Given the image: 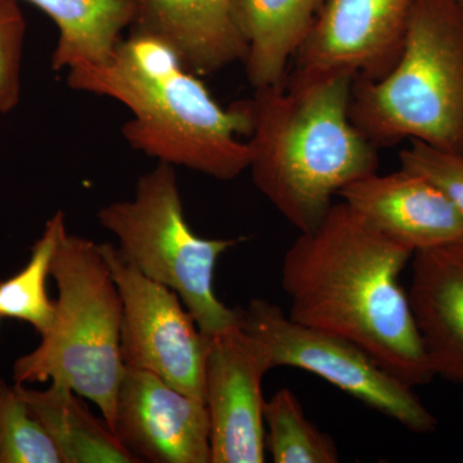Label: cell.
I'll list each match as a JSON object with an SVG mask.
<instances>
[{
  "mask_svg": "<svg viewBox=\"0 0 463 463\" xmlns=\"http://www.w3.org/2000/svg\"><path fill=\"white\" fill-rule=\"evenodd\" d=\"M413 254L344 201L334 203L283 258L288 315L355 344L412 388L428 385L435 373L399 281Z\"/></svg>",
  "mask_w": 463,
  "mask_h": 463,
  "instance_id": "6da1fadb",
  "label": "cell"
},
{
  "mask_svg": "<svg viewBox=\"0 0 463 463\" xmlns=\"http://www.w3.org/2000/svg\"><path fill=\"white\" fill-rule=\"evenodd\" d=\"M67 85L127 106L134 118L123 125L125 141L147 156L218 181L249 170L251 149L240 139L251 133L249 103L222 108L155 36L132 32L108 62L69 69Z\"/></svg>",
  "mask_w": 463,
  "mask_h": 463,
  "instance_id": "7a4b0ae2",
  "label": "cell"
},
{
  "mask_svg": "<svg viewBox=\"0 0 463 463\" xmlns=\"http://www.w3.org/2000/svg\"><path fill=\"white\" fill-rule=\"evenodd\" d=\"M354 78L255 90L249 170L258 190L300 233L315 230L334 197L377 172L379 154L350 118Z\"/></svg>",
  "mask_w": 463,
  "mask_h": 463,
  "instance_id": "3957f363",
  "label": "cell"
},
{
  "mask_svg": "<svg viewBox=\"0 0 463 463\" xmlns=\"http://www.w3.org/2000/svg\"><path fill=\"white\" fill-rule=\"evenodd\" d=\"M350 118L379 146L411 139L463 154V8L417 0L388 74L354 80Z\"/></svg>",
  "mask_w": 463,
  "mask_h": 463,
  "instance_id": "277c9868",
  "label": "cell"
},
{
  "mask_svg": "<svg viewBox=\"0 0 463 463\" xmlns=\"http://www.w3.org/2000/svg\"><path fill=\"white\" fill-rule=\"evenodd\" d=\"M58 298L42 343L14 365L16 383H61L90 399L109 428L124 373L123 301L99 243L67 232L52 261Z\"/></svg>",
  "mask_w": 463,
  "mask_h": 463,
  "instance_id": "5b68a950",
  "label": "cell"
},
{
  "mask_svg": "<svg viewBox=\"0 0 463 463\" xmlns=\"http://www.w3.org/2000/svg\"><path fill=\"white\" fill-rule=\"evenodd\" d=\"M99 222L118 239L124 259L181 298L203 336L239 323V310L213 288L219 258L239 241L203 239L191 230L173 165L160 161L139 178L133 200L102 207Z\"/></svg>",
  "mask_w": 463,
  "mask_h": 463,
  "instance_id": "8992f818",
  "label": "cell"
},
{
  "mask_svg": "<svg viewBox=\"0 0 463 463\" xmlns=\"http://www.w3.org/2000/svg\"><path fill=\"white\" fill-rule=\"evenodd\" d=\"M237 310L241 328L263 344L273 368L295 367L316 374L408 430L428 434L437 429V419L412 386L355 344L292 321L281 307L263 298Z\"/></svg>",
  "mask_w": 463,
  "mask_h": 463,
  "instance_id": "52a82bcc",
  "label": "cell"
},
{
  "mask_svg": "<svg viewBox=\"0 0 463 463\" xmlns=\"http://www.w3.org/2000/svg\"><path fill=\"white\" fill-rule=\"evenodd\" d=\"M123 301L124 365L157 374L170 386L203 399L207 341L181 298L152 281L112 243H99Z\"/></svg>",
  "mask_w": 463,
  "mask_h": 463,
  "instance_id": "ba28073f",
  "label": "cell"
},
{
  "mask_svg": "<svg viewBox=\"0 0 463 463\" xmlns=\"http://www.w3.org/2000/svg\"><path fill=\"white\" fill-rule=\"evenodd\" d=\"M417 0H327L292 62L286 87L336 75L377 80L388 74L403 48Z\"/></svg>",
  "mask_w": 463,
  "mask_h": 463,
  "instance_id": "9c48e42d",
  "label": "cell"
},
{
  "mask_svg": "<svg viewBox=\"0 0 463 463\" xmlns=\"http://www.w3.org/2000/svg\"><path fill=\"white\" fill-rule=\"evenodd\" d=\"M206 341L203 399L210 420L212 463L264 462L261 383L273 368L269 355L239 323Z\"/></svg>",
  "mask_w": 463,
  "mask_h": 463,
  "instance_id": "30bf717a",
  "label": "cell"
},
{
  "mask_svg": "<svg viewBox=\"0 0 463 463\" xmlns=\"http://www.w3.org/2000/svg\"><path fill=\"white\" fill-rule=\"evenodd\" d=\"M111 429L139 462L212 463L205 402L149 371L124 365Z\"/></svg>",
  "mask_w": 463,
  "mask_h": 463,
  "instance_id": "8fae6325",
  "label": "cell"
},
{
  "mask_svg": "<svg viewBox=\"0 0 463 463\" xmlns=\"http://www.w3.org/2000/svg\"><path fill=\"white\" fill-rule=\"evenodd\" d=\"M341 201L413 251L463 239V215L428 179L402 169L370 174L340 192Z\"/></svg>",
  "mask_w": 463,
  "mask_h": 463,
  "instance_id": "7c38bea8",
  "label": "cell"
},
{
  "mask_svg": "<svg viewBox=\"0 0 463 463\" xmlns=\"http://www.w3.org/2000/svg\"><path fill=\"white\" fill-rule=\"evenodd\" d=\"M408 294L435 376L463 383V239L414 251Z\"/></svg>",
  "mask_w": 463,
  "mask_h": 463,
  "instance_id": "4fadbf2b",
  "label": "cell"
},
{
  "mask_svg": "<svg viewBox=\"0 0 463 463\" xmlns=\"http://www.w3.org/2000/svg\"><path fill=\"white\" fill-rule=\"evenodd\" d=\"M132 32L166 43L187 71L214 74L245 60L248 45L234 18L233 0H133Z\"/></svg>",
  "mask_w": 463,
  "mask_h": 463,
  "instance_id": "5bb4252c",
  "label": "cell"
},
{
  "mask_svg": "<svg viewBox=\"0 0 463 463\" xmlns=\"http://www.w3.org/2000/svg\"><path fill=\"white\" fill-rule=\"evenodd\" d=\"M327 0H233L246 45L243 65L254 90L282 87Z\"/></svg>",
  "mask_w": 463,
  "mask_h": 463,
  "instance_id": "9a60e30c",
  "label": "cell"
},
{
  "mask_svg": "<svg viewBox=\"0 0 463 463\" xmlns=\"http://www.w3.org/2000/svg\"><path fill=\"white\" fill-rule=\"evenodd\" d=\"M14 386L56 444L63 463L139 462L108 422L91 414L74 390L57 383H51L50 388L41 392L23 383Z\"/></svg>",
  "mask_w": 463,
  "mask_h": 463,
  "instance_id": "2e32d148",
  "label": "cell"
},
{
  "mask_svg": "<svg viewBox=\"0 0 463 463\" xmlns=\"http://www.w3.org/2000/svg\"><path fill=\"white\" fill-rule=\"evenodd\" d=\"M56 24L58 42L52 56L56 71L108 62L121 33L137 16L133 0H27Z\"/></svg>",
  "mask_w": 463,
  "mask_h": 463,
  "instance_id": "e0dca14e",
  "label": "cell"
},
{
  "mask_svg": "<svg viewBox=\"0 0 463 463\" xmlns=\"http://www.w3.org/2000/svg\"><path fill=\"white\" fill-rule=\"evenodd\" d=\"M65 230V214L58 210L33 245L26 267L7 281L0 282V317L27 322L41 336L50 331L56 315V303L48 298L45 283Z\"/></svg>",
  "mask_w": 463,
  "mask_h": 463,
  "instance_id": "ac0fdd59",
  "label": "cell"
},
{
  "mask_svg": "<svg viewBox=\"0 0 463 463\" xmlns=\"http://www.w3.org/2000/svg\"><path fill=\"white\" fill-rule=\"evenodd\" d=\"M265 450L276 463H337L339 449L304 413L291 389L274 392L264 405Z\"/></svg>",
  "mask_w": 463,
  "mask_h": 463,
  "instance_id": "d6986e66",
  "label": "cell"
},
{
  "mask_svg": "<svg viewBox=\"0 0 463 463\" xmlns=\"http://www.w3.org/2000/svg\"><path fill=\"white\" fill-rule=\"evenodd\" d=\"M0 463H63L60 450L16 386L0 379Z\"/></svg>",
  "mask_w": 463,
  "mask_h": 463,
  "instance_id": "ffe728a7",
  "label": "cell"
},
{
  "mask_svg": "<svg viewBox=\"0 0 463 463\" xmlns=\"http://www.w3.org/2000/svg\"><path fill=\"white\" fill-rule=\"evenodd\" d=\"M25 33L18 0H0V114H8L20 103Z\"/></svg>",
  "mask_w": 463,
  "mask_h": 463,
  "instance_id": "44dd1931",
  "label": "cell"
},
{
  "mask_svg": "<svg viewBox=\"0 0 463 463\" xmlns=\"http://www.w3.org/2000/svg\"><path fill=\"white\" fill-rule=\"evenodd\" d=\"M402 169L428 179L463 215V154L412 141L399 155Z\"/></svg>",
  "mask_w": 463,
  "mask_h": 463,
  "instance_id": "7402d4cb",
  "label": "cell"
},
{
  "mask_svg": "<svg viewBox=\"0 0 463 463\" xmlns=\"http://www.w3.org/2000/svg\"><path fill=\"white\" fill-rule=\"evenodd\" d=\"M458 2H459V5H461L462 8H463V0H458Z\"/></svg>",
  "mask_w": 463,
  "mask_h": 463,
  "instance_id": "603a6c76",
  "label": "cell"
}]
</instances>
